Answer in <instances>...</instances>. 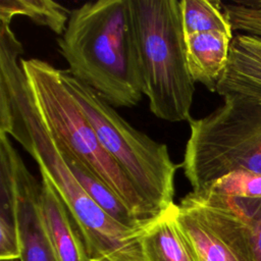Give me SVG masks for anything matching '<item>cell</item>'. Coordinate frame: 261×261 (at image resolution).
Returning <instances> with one entry per match:
<instances>
[{"mask_svg": "<svg viewBox=\"0 0 261 261\" xmlns=\"http://www.w3.org/2000/svg\"><path fill=\"white\" fill-rule=\"evenodd\" d=\"M23 47L10 24L0 28V133L18 142L36 161L70 213L91 261H146L144 229L126 227L99 207L71 173L41 118L20 65Z\"/></svg>", "mask_w": 261, "mask_h": 261, "instance_id": "6da1fadb", "label": "cell"}, {"mask_svg": "<svg viewBox=\"0 0 261 261\" xmlns=\"http://www.w3.org/2000/svg\"><path fill=\"white\" fill-rule=\"evenodd\" d=\"M67 70L112 107H134L143 87L130 0L85 2L57 39Z\"/></svg>", "mask_w": 261, "mask_h": 261, "instance_id": "7a4b0ae2", "label": "cell"}, {"mask_svg": "<svg viewBox=\"0 0 261 261\" xmlns=\"http://www.w3.org/2000/svg\"><path fill=\"white\" fill-rule=\"evenodd\" d=\"M143 94L158 118L192 119L195 82L186 50L178 0H130Z\"/></svg>", "mask_w": 261, "mask_h": 261, "instance_id": "3957f363", "label": "cell"}, {"mask_svg": "<svg viewBox=\"0 0 261 261\" xmlns=\"http://www.w3.org/2000/svg\"><path fill=\"white\" fill-rule=\"evenodd\" d=\"M37 110L51 135L92 169L143 224L157 216L126 173L104 149L94 127L62 83L60 69L39 59H20Z\"/></svg>", "mask_w": 261, "mask_h": 261, "instance_id": "277c9868", "label": "cell"}, {"mask_svg": "<svg viewBox=\"0 0 261 261\" xmlns=\"http://www.w3.org/2000/svg\"><path fill=\"white\" fill-rule=\"evenodd\" d=\"M62 83L95 129L109 155L126 173L157 215L174 205V178L181 164L172 161L165 144L136 129L91 87L60 69Z\"/></svg>", "mask_w": 261, "mask_h": 261, "instance_id": "5b68a950", "label": "cell"}, {"mask_svg": "<svg viewBox=\"0 0 261 261\" xmlns=\"http://www.w3.org/2000/svg\"><path fill=\"white\" fill-rule=\"evenodd\" d=\"M181 168L193 192L239 170L261 173V105L238 97L191 119Z\"/></svg>", "mask_w": 261, "mask_h": 261, "instance_id": "8992f818", "label": "cell"}, {"mask_svg": "<svg viewBox=\"0 0 261 261\" xmlns=\"http://www.w3.org/2000/svg\"><path fill=\"white\" fill-rule=\"evenodd\" d=\"M174 214L200 261H256L247 223L225 205L190 192Z\"/></svg>", "mask_w": 261, "mask_h": 261, "instance_id": "52a82bcc", "label": "cell"}, {"mask_svg": "<svg viewBox=\"0 0 261 261\" xmlns=\"http://www.w3.org/2000/svg\"><path fill=\"white\" fill-rule=\"evenodd\" d=\"M19 261H60L51 245L40 208L41 184L28 169L18 152L14 157Z\"/></svg>", "mask_w": 261, "mask_h": 261, "instance_id": "ba28073f", "label": "cell"}, {"mask_svg": "<svg viewBox=\"0 0 261 261\" xmlns=\"http://www.w3.org/2000/svg\"><path fill=\"white\" fill-rule=\"evenodd\" d=\"M224 97H238L261 105V37L233 36L228 60L216 91Z\"/></svg>", "mask_w": 261, "mask_h": 261, "instance_id": "9c48e42d", "label": "cell"}, {"mask_svg": "<svg viewBox=\"0 0 261 261\" xmlns=\"http://www.w3.org/2000/svg\"><path fill=\"white\" fill-rule=\"evenodd\" d=\"M40 208L51 245L60 261H91L67 208L52 186L41 179Z\"/></svg>", "mask_w": 261, "mask_h": 261, "instance_id": "30bf717a", "label": "cell"}, {"mask_svg": "<svg viewBox=\"0 0 261 261\" xmlns=\"http://www.w3.org/2000/svg\"><path fill=\"white\" fill-rule=\"evenodd\" d=\"M233 36L222 32L197 33L186 36L187 60L195 83L216 91L217 83L225 69Z\"/></svg>", "mask_w": 261, "mask_h": 261, "instance_id": "8fae6325", "label": "cell"}, {"mask_svg": "<svg viewBox=\"0 0 261 261\" xmlns=\"http://www.w3.org/2000/svg\"><path fill=\"white\" fill-rule=\"evenodd\" d=\"M17 151L9 137L0 133V259L19 260L14 157Z\"/></svg>", "mask_w": 261, "mask_h": 261, "instance_id": "7c38bea8", "label": "cell"}, {"mask_svg": "<svg viewBox=\"0 0 261 261\" xmlns=\"http://www.w3.org/2000/svg\"><path fill=\"white\" fill-rule=\"evenodd\" d=\"M174 207L175 204L145 228L141 246L146 261H200L176 222Z\"/></svg>", "mask_w": 261, "mask_h": 261, "instance_id": "4fadbf2b", "label": "cell"}, {"mask_svg": "<svg viewBox=\"0 0 261 261\" xmlns=\"http://www.w3.org/2000/svg\"><path fill=\"white\" fill-rule=\"evenodd\" d=\"M54 140L71 173L84 188L86 193L91 197V199L110 217L120 224L133 229H144L149 225L143 224L140 220H138L130 210L123 204V202L115 195V193L112 192L96 175V173L89 168L88 165H86L75 155L67 150L58 140L55 138Z\"/></svg>", "mask_w": 261, "mask_h": 261, "instance_id": "5bb4252c", "label": "cell"}, {"mask_svg": "<svg viewBox=\"0 0 261 261\" xmlns=\"http://www.w3.org/2000/svg\"><path fill=\"white\" fill-rule=\"evenodd\" d=\"M71 10L51 0H1L0 21L10 24L14 16L22 15L41 27L61 36L69 20Z\"/></svg>", "mask_w": 261, "mask_h": 261, "instance_id": "9a60e30c", "label": "cell"}, {"mask_svg": "<svg viewBox=\"0 0 261 261\" xmlns=\"http://www.w3.org/2000/svg\"><path fill=\"white\" fill-rule=\"evenodd\" d=\"M179 6L185 36L206 32H222L232 36V30L222 10L221 1L181 0Z\"/></svg>", "mask_w": 261, "mask_h": 261, "instance_id": "2e32d148", "label": "cell"}, {"mask_svg": "<svg viewBox=\"0 0 261 261\" xmlns=\"http://www.w3.org/2000/svg\"><path fill=\"white\" fill-rule=\"evenodd\" d=\"M202 191L232 198L261 199V173L234 171L216 179Z\"/></svg>", "mask_w": 261, "mask_h": 261, "instance_id": "e0dca14e", "label": "cell"}, {"mask_svg": "<svg viewBox=\"0 0 261 261\" xmlns=\"http://www.w3.org/2000/svg\"><path fill=\"white\" fill-rule=\"evenodd\" d=\"M197 193H201L225 205L245 220L251 232L256 261H261V199L225 197L205 191Z\"/></svg>", "mask_w": 261, "mask_h": 261, "instance_id": "ac0fdd59", "label": "cell"}, {"mask_svg": "<svg viewBox=\"0 0 261 261\" xmlns=\"http://www.w3.org/2000/svg\"><path fill=\"white\" fill-rule=\"evenodd\" d=\"M222 10L231 30L261 37V8L248 5L245 1L222 2Z\"/></svg>", "mask_w": 261, "mask_h": 261, "instance_id": "d6986e66", "label": "cell"}, {"mask_svg": "<svg viewBox=\"0 0 261 261\" xmlns=\"http://www.w3.org/2000/svg\"><path fill=\"white\" fill-rule=\"evenodd\" d=\"M8 261H19V260H8Z\"/></svg>", "mask_w": 261, "mask_h": 261, "instance_id": "ffe728a7", "label": "cell"}]
</instances>
